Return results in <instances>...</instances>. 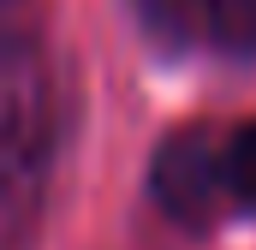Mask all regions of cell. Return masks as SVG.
Returning a JSON list of instances; mask_svg holds the SVG:
<instances>
[{
    "instance_id": "obj_1",
    "label": "cell",
    "mask_w": 256,
    "mask_h": 250,
    "mask_svg": "<svg viewBox=\"0 0 256 250\" xmlns=\"http://www.w3.org/2000/svg\"><path fill=\"white\" fill-rule=\"evenodd\" d=\"M155 196L167 214H179L185 226H202L220 202H226V173H220V149L202 131H179L155 149Z\"/></svg>"
},
{
    "instance_id": "obj_2",
    "label": "cell",
    "mask_w": 256,
    "mask_h": 250,
    "mask_svg": "<svg viewBox=\"0 0 256 250\" xmlns=\"http://www.w3.org/2000/svg\"><path fill=\"white\" fill-rule=\"evenodd\" d=\"M220 173H226V196L244 202V208H256V120L220 149Z\"/></svg>"
}]
</instances>
